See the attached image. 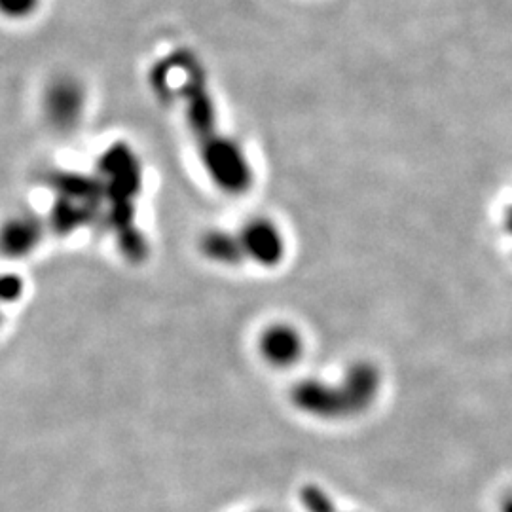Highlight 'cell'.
Wrapping results in <instances>:
<instances>
[{
	"mask_svg": "<svg viewBox=\"0 0 512 512\" xmlns=\"http://www.w3.org/2000/svg\"><path fill=\"white\" fill-rule=\"evenodd\" d=\"M298 499L306 512H349L342 509L321 486H315V484L302 486Z\"/></svg>",
	"mask_w": 512,
	"mask_h": 512,
	"instance_id": "obj_6",
	"label": "cell"
},
{
	"mask_svg": "<svg viewBox=\"0 0 512 512\" xmlns=\"http://www.w3.org/2000/svg\"><path fill=\"white\" fill-rule=\"evenodd\" d=\"M37 4L38 0H2L4 12L14 18H23V16L31 14Z\"/></svg>",
	"mask_w": 512,
	"mask_h": 512,
	"instance_id": "obj_7",
	"label": "cell"
},
{
	"mask_svg": "<svg viewBox=\"0 0 512 512\" xmlns=\"http://www.w3.org/2000/svg\"><path fill=\"white\" fill-rule=\"evenodd\" d=\"M501 512H512V495L509 499H505V503H503V507H501Z\"/></svg>",
	"mask_w": 512,
	"mask_h": 512,
	"instance_id": "obj_8",
	"label": "cell"
},
{
	"mask_svg": "<svg viewBox=\"0 0 512 512\" xmlns=\"http://www.w3.org/2000/svg\"><path fill=\"white\" fill-rule=\"evenodd\" d=\"M258 349L266 363L277 368H287L300 359L304 351V340L291 325L277 323L260 334Z\"/></svg>",
	"mask_w": 512,
	"mask_h": 512,
	"instance_id": "obj_2",
	"label": "cell"
},
{
	"mask_svg": "<svg viewBox=\"0 0 512 512\" xmlns=\"http://www.w3.org/2000/svg\"><path fill=\"white\" fill-rule=\"evenodd\" d=\"M382 374L370 363L349 366L338 382L306 380L291 393L294 408L323 421H340L361 416L378 401Z\"/></svg>",
	"mask_w": 512,
	"mask_h": 512,
	"instance_id": "obj_1",
	"label": "cell"
},
{
	"mask_svg": "<svg viewBox=\"0 0 512 512\" xmlns=\"http://www.w3.org/2000/svg\"><path fill=\"white\" fill-rule=\"evenodd\" d=\"M255 512H270V511H255Z\"/></svg>",
	"mask_w": 512,
	"mask_h": 512,
	"instance_id": "obj_9",
	"label": "cell"
},
{
	"mask_svg": "<svg viewBox=\"0 0 512 512\" xmlns=\"http://www.w3.org/2000/svg\"><path fill=\"white\" fill-rule=\"evenodd\" d=\"M80 107H82V93L73 82L63 80L52 86V90L48 93V110L52 120L57 124L65 126L74 122Z\"/></svg>",
	"mask_w": 512,
	"mask_h": 512,
	"instance_id": "obj_4",
	"label": "cell"
},
{
	"mask_svg": "<svg viewBox=\"0 0 512 512\" xmlns=\"http://www.w3.org/2000/svg\"><path fill=\"white\" fill-rule=\"evenodd\" d=\"M203 253L220 264H234L243 258V245L239 236L224 234V232H211L203 238Z\"/></svg>",
	"mask_w": 512,
	"mask_h": 512,
	"instance_id": "obj_5",
	"label": "cell"
},
{
	"mask_svg": "<svg viewBox=\"0 0 512 512\" xmlns=\"http://www.w3.org/2000/svg\"><path fill=\"white\" fill-rule=\"evenodd\" d=\"M241 245L243 253L255 262L264 266H272L283 256V238L277 232L272 222L268 220H253L249 222L241 234Z\"/></svg>",
	"mask_w": 512,
	"mask_h": 512,
	"instance_id": "obj_3",
	"label": "cell"
}]
</instances>
